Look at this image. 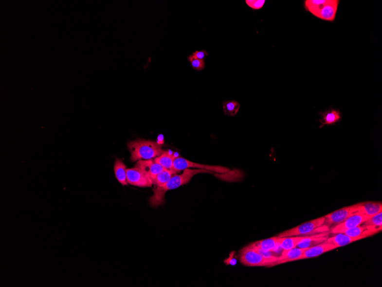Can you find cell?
<instances>
[{
  "label": "cell",
  "instance_id": "5",
  "mask_svg": "<svg viewBox=\"0 0 382 287\" xmlns=\"http://www.w3.org/2000/svg\"><path fill=\"white\" fill-rule=\"evenodd\" d=\"M239 259L240 263L247 267H272L273 264L258 252L252 244L241 249Z\"/></svg>",
  "mask_w": 382,
  "mask_h": 287
},
{
  "label": "cell",
  "instance_id": "11",
  "mask_svg": "<svg viewBox=\"0 0 382 287\" xmlns=\"http://www.w3.org/2000/svg\"><path fill=\"white\" fill-rule=\"evenodd\" d=\"M336 249L331 244L323 242L317 246L307 249L303 254L302 259L313 258L322 255V254Z\"/></svg>",
  "mask_w": 382,
  "mask_h": 287
},
{
  "label": "cell",
  "instance_id": "19",
  "mask_svg": "<svg viewBox=\"0 0 382 287\" xmlns=\"http://www.w3.org/2000/svg\"><path fill=\"white\" fill-rule=\"evenodd\" d=\"M127 169L126 166L122 160L116 159L115 165H114V171L116 178L121 184L123 186L128 185L127 179Z\"/></svg>",
  "mask_w": 382,
  "mask_h": 287
},
{
  "label": "cell",
  "instance_id": "12",
  "mask_svg": "<svg viewBox=\"0 0 382 287\" xmlns=\"http://www.w3.org/2000/svg\"><path fill=\"white\" fill-rule=\"evenodd\" d=\"M135 167L142 169L146 172L149 175L151 180L164 169L162 166L157 164L154 160H151V159L140 160L136 163Z\"/></svg>",
  "mask_w": 382,
  "mask_h": 287
},
{
  "label": "cell",
  "instance_id": "24",
  "mask_svg": "<svg viewBox=\"0 0 382 287\" xmlns=\"http://www.w3.org/2000/svg\"><path fill=\"white\" fill-rule=\"evenodd\" d=\"M187 59L190 63L191 66L194 70L198 71L203 70L205 67V61L198 59L195 57L193 55H189Z\"/></svg>",
  "mask_w": 382,
  "mask_h": 287
},
{
  "label": "cell",
  "instance_id": "20",
  "mask_svg": "<svg viewBox=\"0 0 382 287\" xmlns=\"http://www.w3.org/2000/svg\"><path fill=\"white\" fill-rule=\"evenodd\" d=\"M305 236L279 237V246L283 250L295 249Z\"/></svg>",
  "mask_w": 382,
  "mask_h": 287
},
{
  "label": "cell",
  "instance_id": "18",
  "mask_svg": "<svg viewBox=\"0 0 382 287\" xmlns=\"http://www.w3.org/2000/svg\"><path fill=\"white\" fill-rule=\"evenodd\" d=\"M176 156L170 151H164L153 160L165 169L172 170Z\"/></svg>",
  "mask_w": 382,
  "mask_h": 287
},
{
  "label": "cell",
  "instance_id": "26",
  "mask_svg": "<svg viewBox=\"0 0 382 287\" xmlns=\"http://www.w3.org/2000/svg\"><path fill=\"white\" fill-rule=\"evenodd\" d=\"M193 56L198 58L199 60L205 61V57L207 56L208 53L206 51H196L192 54Z\"/></svg>",
  "mask_w": 382,
  "mask_h": 287
},
{
  "label": "cell",
  "instance_id": "16",
  "mask_svg": "<svg viewBox=\"0 0 382 287\" xmlns=\"http://www.w3.org/2000/svg\"><path fill=\"white\" fill-rule=\"evenodd\" d=\"M382 212V204L376 202L359 203L358 210L354 214H365L373 216Z\"/></svg>",
  "mask_w": 382,
  "mask_h": 287
},
{
  "label": "cell",
  "instance_id": "22",
  "mask_svg": "<svg viewBox=\"0 0 382 287\" xmlns=\"http://www.w3.org/2000/svg\"><path fill=\"white\" fill-rule=\"evenodd\" d=\"M223 111L226 115H236L240 108V104L236 101H226L223 103Z\"/></svg>",
  "mask_w": 382,
  "mask_h": 287
},
{
  "label": "cell",
  "instance_id": "1",
  "mask_svg": "<svg viewBox=\"0 0 382 287\" xmlns=\"http://www.w3.org/2000/svg\"><path fill=\"white\" fill-rule=\"evenodd\" d=\"M200 173H212V172L203 169H186L181 175L172 176L167 183L161 187H156L154 194L149 199V203L153 207H159L164 203V195L166 191L177 189L181 186L187 184L194 176Z\"/></svg>",
  "mask_w": 382,
  "mask_h": 287
},
{
  "label": "cell",
  "instance_id": "23",
  "mask_svg": "<svg viewBox=\"0 0 382 287\" xmlns=\"http://www.w3.org/2000/svg\"><path fill=\"white\" fill-rule=\"evenodd\" d=\"M364 227H382V212L380 213L374 215V216L369 218L366 221L361 224Z\"/></svg>",
  "mask_w": 382,
  "mask_h": 287
},
{
  "label": "cell",
  "instance_id": "7",
  "mask_svg": "<svg viewBox=\"0 0 382 287\" xmlns=\"http://www.w3.org/2000/svg\"><path fill=\"white\" fill-rule=\"evenodd\" d=\"M127 179L128 184L140 188L151 187L153 183L151 178L142 169L135 167L127 169Z\"/></svg>",
  "mask_w": 382,
  "mask_h": 287
},
{
  "label": "cell",
  "instance_id": "9",
  "mask_svg": "<svg viewBox=\"0 0 382 287\" xmlns=\"http://www.w3.org/2000/svg\"><path fill=\"white\" fill-rule=\"evenodd\" d=\"M372 216L365 214H354L349 217L341 224L333 226L329 230V233L333 234L345 233V231L355 227L361 226L365 221Z\"/></svg>",
  "mask_w": 382,
  "mask_h": 287
},
{
  "label": "cell",
  "instance_id": "6",
  "mask_svg": "<svg viewBox=\"0 0 382 287\" xmlns=\"http://www.w3.org/2000/svg\"><path fill=\"white\" fill-rule=\"evenodd\" d=\"M189 168L203 169L209 172L222 174L230 171L229 169L223 167V166L199 164H197V163L189 161L184 158L179 157V156L175 158L171 171L175 174L176 172L184 171L185 169Z\"/></svg>",
  "mask_w": 382,
  "mask_h": 287
},
{
  "label": "cell",
  "instance_id": "8",
  "mask_svg": "<svg viewBox=\"0 0 382 287\" xmlns=\"http://www.w3.org/2000/svg\"><path fill=\"white\" fill-rule=\"evenodd\" d=\"M359 203L341 209L330 214L326 215L324 225L328 227L341 224L347 218L353 215L358 210Z\"/></svg>",
  "mask_w": 382,
  "mask_h": 287
},
{
  "label": "cell",
  "instance_id": "2",
  "mask_svg": "<svg viewBox=\"0 0 382 287\" xmlns=\"http://www.w3.org/2000/svg\"><path fill=\"white\" fill-rule=\"evenodd\" d=\"M130 153V160H149L161 155L163 153L161 146L155 142L138 139L130 141L127 145Z\"/></svg>",
  "mask_w": 382,
  "mask_h": 287
},
{
  "label": "cell",
  "instance_id": "21",
  "mask_svg": "<svg viewBox=\"0 0 382 287\" xmlns=\"http://www.w3.org/2000/svg\"><path fill=\"white\" fill-rule=\"evenodd\" d=\"M174 173L171 170L164 169L157 175L155 178L152 179V183L156 186V187H161L167 183L169 179L171 178Z\"/></svg>",
  "mask_w": 382,
  "mask_h": 287
},
{
  "label": "cell",
  "instance_id": "13",
  "mask_svg": "<svg viewBox=\"0 0 382 287\" xmlns=\"http://www.w3.org/2000/svg\"><path fill=\"white\" fill-rule=\"evenodd\" d=\"M361 239H362L361 237H353L349 236L344 233H340L335 234L334 236L328 237L325 242L332 244L337 249Z\"/></svg>",
  "mask_w": 382,
  "mask_h": 287
},
{
  "label": "cell",
  "instance_id": "10",
  "mask_svg": "<svg viewBox=\"0 0 382 287\" xmlns=\"http://www.w3.org/2000/svg\"><path fill=\"white\" fill-rule=\"evenodd\" d=\"M329 231H325L321 233L313 234V235L305 236L296 248L301 249H309L312 247L321 244L328 239Z\"/></svg>",
  "mask_w": 382,
  "mask_h": 287
},
{
  "label": "cell",
  "instance_id": "4",
  "mask_svg": "<svg viewBox=\"0 0 382 287\" xmlns=\"http://www.w3.org/2000/svg\"><path fill=\"white\" fill-rule=\"evenodd\" d=\"M325 217L316 218L307 222L292 229L286 230L279 234V237L291 236H308L313 234L325 232L329 230V228L324 225Z\"/></svg>",
  "mask_w": 382,
  "mask_h": 287
},
{
  "label": "cell",
  "instance_id": "17",
  "mask_svg": "<svg viewBox=\"0 0 382 287\" xmlns=\"http://www.w3.org/2000/svg\"><path fill=\"white\" fill-rule=\"evenodd\" d=\"M256 249L263 251H272L274 252L280 248L279 246V237L278 236L269 238V239L258 241L251 244Z\"/></svg>",
  "mask_w": 382,
  "mask_h": 287
},
{
  "label": "cell",
  "instance_id": "14",
  "mask_svg": "<svg viewBox=\"0 0 382 287\" xmlns=\"http://www.w3.org/2000/svg\"><path fill=\"white\" fill-rule=\"evenodd\" d=\"M306 249L296 247L292 249L283 250L282 254L279 257L278 261L275 264V266L277 264L293 262V261L302 260L303 254Z\"/></svg>",
  "mask_w": 382,
  "mask_h": 287
},
{
  "label": "cell",
  "instance_id": "3",
  "mask_svg": "<svg viewBox=\"0 0 382 287\" xmlns=\"http://www.w3.org/2000/svg\"><path fill=\"white\" fill-rule=\"evenodd\" d=\"M338 0H306L305 8L323 20L334 21L338 8Z\"/></svg>",
  "mask_w": 382,
  "mask_h": 287
},
{
  "label": "cell",
  "instance_id": "25",
  "mask_svg": "<svg viewBox=\"0 0 382 287\" xmlns=\"http://www.w3.org/2000/svg\"><path fill=\"white\" fill-rule=\"evenodd\" d=\"M246 4L254 10H259L263 8L265 4V0H246Z\"/></svg>",
  "mask_w": 382,
  "mask_h": 287
},
{
  "label": "cell",
  "instance_id": "15",
  "mask_svg": "<svg viewBox=\"0 0 382 287\" xmlns=\"http://www.w3.org/2000/svg\"><path fill=\"white\" fill-rule=\"evenodd\" d=\"M321 119L320 122L321 123L320 129L324 126H331L335 125L339 122L342 119V115L338 110L330 109L326 110L324 113H321Z\"/></svg>",
  "mask_w": 382,
  "mask_h": 287
}]
</instances>
